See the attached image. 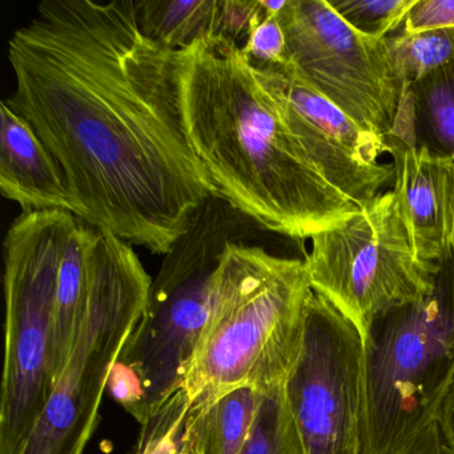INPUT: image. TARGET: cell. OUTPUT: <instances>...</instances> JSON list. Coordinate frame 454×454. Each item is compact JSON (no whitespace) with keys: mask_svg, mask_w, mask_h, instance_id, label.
Here are the masks:
<instances>
[{"mask_svg":"<svg viewBox=\"0 0 454 454\" xmlns=\"http://www.w3.org/2000/svg\"><path fill=\"white\" fill-rule=\"evenodd\" d=\"M4 100L65 177L71 214L168 254L217 195L183 121L177 51L140 31L137 2L44 0L12 34Z\"/></svg>","mask_w":454,"mask_h":454,"instance_id":"cell-1","label":"cell"},{"mask_svg":"<svg viewBox=\"0 0 454 454\" xmlns=\"http://www.w3.org/2000/svg\"><path fill=\"white\" fill-rule=\"evenodd\" d=\"M177 63L185 135L219 198L296 241L357 211L289 135L240 44L206 35L177 51Z\"/></svg>","mask_w":454,"mask_h":454,"instance_id":"cell-2","label":"cell"},{"mask_svg":"<svg viewBox=\"0 0 454 454\" xmlns=\"http://www.w3.org/2000/svg\"><path fill=\"white\" fill-rule=\"evenodd\" d=\"M312 294L304 260L276 256L248 243L228 244L183 387L188 406L243 385L264 390L284 384L301 345Z\"/></svg>","mask_w":454,"mask_h":454,"instance_id":"cell-3","label":"cell"},{"mask_svg":"<svg viewBox=\"0 0 454 454\" xmlns=\"http://www.w3.org/2000/svg\"><path fill=\"white\" fill-rule=\"evenodd\" d=\"M248 216L219 196L203 204L187 232L164 254L145 313L114 364L107 389L140 425L184 387L208 321L220 257L231 243H248Z\"/></svg>","mask_w":454,"mask_h":454,"instance_id":"cell-4","label":"cell"},{"mask_svg":"<svg viewBox=\"0 0 454 454\" xmlns=\"http://www.w3.org/2000/svg\"><path fill=\"white\" fill-rule=\"evenodd\" d=\"M363 342L360 454H403L435 422L453 382V256L429 296L377 318Z\"/></svg>","mask_w":454,"mask_h":454,"instance_id":"cell-5","label":"cell"},{"mask_svg":"<svg viewBox=\"0 0 454 454\" xmlns=\"http://www.w3.org/2000/svg\"><path fill=\"white\" fill-rule=\"evenodd\" d=\"M151 283L131 244L94 227L73 348L20 454H83L114 364L145 313Z\"/></svg>","mask_w":454,"mask_h":454,"instance_id":"cell-6","label":"cell"},{"mask_svg":"<svg viewBox=\"0 0 454 454\" xmlns=\"http://www.w3.org/2000/svg\"><path fill=\"white\" fill-rule=\"evenodd\" d=\"M76 223L62 209L28 212L4 239L0 454L22 453L54 390L58 276Z\"/></svg>","mask_w":454,"mask_h":454,"instance_id":"cell-7","label":"cell"},{"mask_svg":"<svg viewBox=\"0 0 454 454\" xmlns=\"http://www.w3.org/2000/svg\"><path fill=\"white\" fill-rule=\"evenodd\" d=\"M310 286L360 332L432 294L437 275L419 264L395 193L376 196L310 239Z\"/></svg>","mask_w":454,"mask_h":454,"instance_id":"cell-8","label":"cell"},{"mask_svg":"<svg viewBox=\"0 0 454 454\" xmlns=\"http://www.w3.org/2000/svg\"><path fill=\"white\" fill-rule=\"evenodd\" d=\"M278 22L284 68L361 129L387 139L403 99V79L384 39L350 27L325 0H288Z\"/></svg>","mask_w":454,"mask_h":454,"instance_id":"cell-9","label":"cell"},{"mask_svg":"<svg viewBox=\"0 0 454 454\" xmlns=\"http://www.w3.org/2000/svg\"><path fill=\"white\" fill-rule=\"evenodd\" d=\"M284 395L307 454H360L363 337L315 292Z\"/></svg>","mask_w":454,"mask_h":454,"instance_id":"cell-10","label":"cell"},{"mask_svg":"<svg viewBox=\"0 0 454 454\" xmlns=\"http://www.w3.org/2000/svg\"><path fill=\"white\" fill-rule=\"evenodd\" d=\"M257 70L289 135L332 187L361 207L395 182L393 164L379 163L387 153L384 139L361 129L283 66Z\"/></svg>","mask_w":454,"mask_h":454,"instance_id":"cell-11","label":"cell"},{"mask_svg":"<svg viewBox=\"0 0 454 454\" xmlns=\"http://www.w3.org/2000/svg\"><path fill=\"white\" fill-rule=\"evenodd\" d=\"M393 156L395 193L408 230L414 256L437 275L451 257L450 227L454 203L451 159L435 158L395 137L385 139Z\"/></svg>","mask_w":454,"mask_h":454,"instance_id":"cell-12","label":"cell"},{"mask_svg":"<svg viewBox=\"0 0 454 454\" xmlns=\"http://www.w3.org/2000/svg\"><path fill=\"white\" fill-rule=\"evenodd\" d=\"M0 191L23 214L71 212L65 177L30 124L6 103L0 105Z\"/></svg>","mask_w":454,"mask_h":454,"instance_id":"cell-13","label":"cell"},{"mask_svg":"<svg viewBox=\"0 0 454 454\" xmlns=\"http://www.w3.org/2000/svg\"><path fill=\"white\" fill-rule=\"evenodd\" d=\"M387 137L435 158H454V60L405 86Z\"/></svg>","mask_w":454,"mask_h":454,"instance_id":"cell-14","label":"cell"},{"mask_svg":"<svg viewBox=\"0 0 454 454\" xmlns=\"http://www.w3.org/2000/svg\"><path fill=\"white\" fill-rule=\"evenodd\" d=\"M260 392L243 385L190 408L184 419L183 440L195 454H240L251 434Z\"/></svg>","mask_w":454,"mask_h":454,"instance_id":"cell-15","label":"cell"},{"mask_svg":"<svg viewBox=\"0 0 454 454\" xmlns=\"http://www.w3.org/2000/svg\"><path fill=\"white\" fill-rule=\"evenodd\" d=\"M94 227L78 219L63 254L55 308V382L65 368L75 339L89 280V256Z\"/></svg>","mask_w":454,"mask_h":454,"instance_id":"cell-16","label":"cell"},{"mask_svg":"<svg viewBox=\"0 0 454 454\" xmlns=\"http://www.w3.org/2000/svg\"><path fill=\"white\" fill-rule=\"evenodd\" d=\"M220 0L137 2L140 31L166 49L180 51L206 35H216Z\"/></svg>","mask_w":454,"mask_h":454,"instance_id":"cell-17","label":"cell"},{"mask_svg":"<svg viewBox=\"0 0 454 454\" xmlns=\"http://www.w3.org/2000/svg\"><path fill=\"white\" fill-rule=\"evenodd\" d=\"M387 54L403 84L414 83L454 60V28L408 33L385 38Z\"/></svg>","mask_w":454,"mask_h":454,"instance_id":"cell-18","label":"cell"},{"mask_svg":"<svg viewBox=\"0 0 454 454\" xmlns=\"http://www.w3.org/2000/svg\"><path fill=\"white\" fill-rule=\"evenodd\" d=\"M251 434L240 454H307L284 395V384L260 390Z\"/></svg>","mask_w":454,"mask_h":454,"instance_id":"cell-19","label":"cell"},{"mask_svg":"<svg viewBox=\"0 0 454 454\" xmlns=\"http://www.w3.org/2000/svg\"><path fill=\"white\" fill-rule=\"evenodd\" d=\"M328 4L361 35L384 39L405 20L416 0H332Z\"/></svg>","mask_w":454,"mask_h":454,"instance_id":"cell-20","label":"cell"},{"mask_svg":"<svg viewBox=\"0 0 454 454\" xmlns=\"http://www.w3.org/2000/svg\"><path fill=\"white\" fill-rule=\"evenodd\" d=\"M187 411L188 398L182 389L143 425L137 454H179Z\"/></svg>","mask_w":454,"mask_h":454,"instance_id":"cell-21","label":"cell"},{"mask_svg":"<svg viewBox=\"0 0 454 454\" xmlns=\"http://www.w3.org/2000/svg\"><path fill=\"white\" fill-rule=\"evenodd\" d=\"M286 35L278 18L264 17L252 26L241 50L252 65L268 67L286 62Z\"/></svg>","mask_w":454,"mask_h":454,"instance_id":"cell-22","label":"cell"},{"mask_svg":"<svg viewBox=\"0 0 454 454\" xmlns=\"http://www.w3.org/2000/svg\"><path fill=\"white\" fill-rule=\"evenodd\" d=\"M403 26L408 33L454 28V0H416Z\"/></svg>","mask_w":454,"mask_h":454,"instance_id":"cell-23","label":"cell"},{"mask_svg":"<svg viewBox=\"0 0 454 454\" xmlns=\"http://www.w3.org/2000/svg\"><path fill=\"white\" fill-rule=\"evenodd\" d=\"M435 421L440 430L443 454H454V379Z\"/></svg>","mask_w":454,"mask_h":454,"instance_id":"cell-24","label":"cell"},{"mask_svg":"<svg viewBox=\"0 0 454 454\" xmlns=\"http://www.w3.org/2000/svg\"><path fill=\"white\" fill-rule=\"evenodd\" d=\"M403 454H443L437 421L429 425Z\"/></svg>","mask_w":454,"mask_h":454,"instance_id":"cell-25","label":"cell"},{"mask_svg":"<svg viewBox=\"0 0 454 454\" xmlns=\"http://www.w3.org/2000/svg\"><path fill=\"white\" fill-rule=\"evenodd\" d=\"M288 0H259L260 7L265 17L278 18L286 6Z\"/></svg>","mask_w":454,"mask_h":454,"instance_id":"cell-26","label":"cell"},{"mask_svg":"<svg viewBox=\"0 0 454 454\" xmlns=\"http://www.w3.org/2000/svg\"><path fill=\"white\" fill-rule=\"evenodd\" d=\"M451 163H453V171H454V158L451 159ZM450 248H451V256H453V262H454V203H453V215H451Z\"/></svg>","mask_w":454,"mask_h":454,"instance_id":"cell-27","label":"cell"},{"mask_svg":"<svg viewBox=\"0 0 454 454\" xmlns=\"http://www.w3.org/2000/svg\"><path fill=\"white\" fill-rule=\"evenodd\" d=\"M179 454H195L192 450H191L190 446L187 445V443L184 442V440H183L182 437V445H180V450Z\"/></svg>","mask_w":454,"mask_h":454,"instance_id":"cell-28","label":"cell"}]
</instances>
